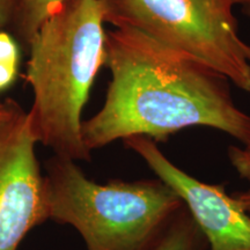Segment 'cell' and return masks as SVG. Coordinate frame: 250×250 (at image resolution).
Segmentation results:
<instances>
[{
	"instance_id": "obj_4",
	"label": "cell",
	"mask_w": 250,
	"mask_h": 250,
	"mask_svg": "<svg viewBox=\"0 0 250 250\" xmlns=\"http://www.w3.org/2000/svg\"><path fill=\"white\" fill-rule=\"evenodd\" d=\"M104 20L130 27L201 59L250 93V45L239 33L235 0H101Z\"/></svg>"
},
{
	"instance_id": "obj_3",
	"label": "cell",
	"mask_w": 250,
	"mask_h": 250,
	"mask_svg": "<svg viewBox=\"0 0 250 250\" xmlns=\"http://www.w3.org/2000/svg\"><path fill=\"white\" fill-rule=\"evenodd\" d=\"M44 183L49 220L73 227L87 250H155L186 208L158 177L96 183L58 156L46 162Z\"/></svg>"
},
{
	"instance_id": "obj_2",
	"label": "cell",
	"mask_w": 250,
	"mask_h": 250,
	"mask_svg": "<svg viewBox=\"0 0 250 250\" xmlns=\"http://www.w3.org/2000/svg\"><path fill=\"white\" fill-rule=\"evenodd\" d=\"M104 23L101 0H68L41 24L28 44L31 130L37 143L58 158L90 160L83 140V111L105 65Z\"/></svg>"
},
{
	"instance_id": "obj_1",
	"label": "cell",
	"mask_w": 250,
	"mask_h": 250,
	"mask_svg": "<svg viewBox=\"0 0 250 250\" xmlns=\"http://www.w3.org/2000/svg\"><path fill=\"white\" fill-rule=\"evenodd\" d=\"M110 71L101 109L83 123L86 148L143 136L161 143L205 126L250 146V115L236 105L230 81L201 59L130 27L105 36Z\"/></svg>"
},
{
	"instance_id": "obj_13",
	"label": "cell",
	"mask_w": 250,
	"mask_h": 250,
	"mask_svg": "<svg viewBox=\"0 0 250 250\" xmlns=\"http://www.w3.org/2000/svg\"><path fill=\"white\" fill-rule=\"evenodd\" d=\"M236 7H241L243 13L250 18V0H235Z\"/></svg>"
},
{
	"instance_id": "obj_12",
	"label": "cell",
	"mask_w": 250,
	"mask_h": 250,
	"mask_svg": "<svg viewBox=\"0 0 250 250\" xmlns=\"http://www.w3.org/2000/svg\"><path fill=\"white\" fill-rule=\"evenodd\" d=\"M237 202L240 203V205L242 206L245 210L250 214V190L248 191H241V192H235L232 195Z\"/></svg>"
},
{
	"instance_id": "obj_9",
	"label": "cell",
	"mask_w": 250,
	"mask_h": 250,
	"mask_svg": "<svg viewBox=\"0 0 250 250\" xmlns=\"http://www.w3.org/2000/svg\"><path fill=\"white\" fill-rule=\"evenodd\" d=\"M19 46L11 34L0 29V92L14 83L19 68Z\"/></svg>"
},
{
	"instance_id": "obj_8",
	"label": "cell",
	"mask_w": 250,
	"mask_h": 250,
	"mask_svg": "<svg viewBox=\"0 0 250 250\" xmlns=\"http://www.w3.org/2000/svg\"><path fill=\"white\" fill-rule=\"evenodd\" d=\"M155 250H208V245L186 208Z\"/></svg>"
},
{
	"instance_id": "obj_6",
	"label": "cell",
	"mask_w": 250,
	"mask_h": 250,
	"mask_svg": "<svg viewBox=\"0 0 250 250\" xmlns=\"http://www.w3.org/2000/svg\"><path fill=\"white\" fill-rule=\"evenodd\" d=\"M123 142L182 198L208 250H250V214L224 186L202 182L182 170L147 137L136 136Z\"/></svg>"
},
{
	"instance_id": "obj_10",
	"label": "cell",
	"mask_w": 250,
	"mask_h": 250,
	"mask_svg": "<svg viewBox=\"0 0 250 250\" xmlns=\"http://www.w3.org/2000/svg\"><path fill=\"white\" fill-rule=\"evenodd\" d=\"M228 159L240 179L250 182V146H229Z\"/></svg>"
},
{
	"instance_id": "obj_7",
	"label": "cell",
	"mask_w": 250,
	"mask_h": 250,
	"mask_svg": "<svg viewBox=\"0 0 250 250\" xmlns=\"http://www.w3.org/2000/svg\"><path fill=\"white\" fill-rule=\"evenodd\" d=\"M68 0H13L9 24L24 44H29L41 24Z\"/></svg>"
},
{
	"instance_id": "obj_11",
	"label": "cell",
	"mask_w": 250,
	"mask_h": 250,
	"mask_svg": "<svg viewBox=\"0 0 250 250\" xmlns=\"http://www.w3.org/2000/svg\"><path fill=\"white\" fill-rule=\"evenodd\" d=\"M13 0H0V29L7 27L11 21Z\"/></svg>"
},
{
	"instance_id": "obj_5",
	"label": "cell",
	"mask_w": 250,
	"mask_h": 250,
	"mask_svg": "<svg viewBox=\"0 0 250 250\" xmlns=\"http://www.w3.org/2000/svg\"><path fill=\"white\" fill-rule=\"evenodd\" d=\"M28 111L0 101V250H18L31 229L49 220L44 175Z\"/></svg>"
}]
</instances>
